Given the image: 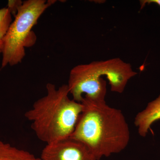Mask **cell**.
Returning <instances> with one entry per match:
<instances>
[{
	"label": "cell",
	"instance_id": "1",
	"mask_svg": "<svg viewBox=\"0 0 160 160\" xmlns=\"http://www.w3.org/2000/svg\"><path fill=\"white\" fill-rule=\"evenodd\" d=\"M82 111L70 138L87 147L96 160L119 153L130 141V130L120 109L105 100L93 101L84 96Z\"/></svg>",
	"mask_w": 160,
	"mask_h": 160
},
{
	"label": "cell",
	"instance_id": "2",
	"mask_svg": "<svg viewBox=\"0 0 160 160\" xmlns=\"http://www.w3.org/2000/svg\"><path fill=\"white\" fill-rule=\"evenodd\" d=\"M46 89V95L35 102L25 117L38 138L48 144L71 136L83 106L69 98L67 85L56 88L49 83Z\"/></svg>",
	"mask_w": 160,
	"mask_h": 160
},
{
	"label": "cell",
	"instance_id": "3",
	"mask_svg": "<svg viewBox=\"0 0 160 160\" xmlns=\"http://www.w3.org/2000/svg\"><path fill=\"white\" fill-rule=\"evenodd\" d=\"M137 74L130 64L116 58L75 66L70 72L67 85L76 102H81L84 94L90 100L103 101L107 88L102 76L107 77L112 91L121 93L129 80Z\"/></svg>",
	"mask_w": 160,
	"mask_h": 160
},
{
	"label": "cell",
	"instance_id": "4",
	"mask_svg": "<svg viewBox=\"0 0 160 160\" xmlns=\"http://www.w3.org/2000/svg\"><path fill=\"white\" fill-rule=\"evenodd\" d=\"M56 2L52 0L23 2L4 38L2 68L22 62L26 56L25 49L33 46L36 42V36L32 31V28L43 12Z\"/></svg>",
	"mask_w": 160,
	"mask_h": 160
},
{
	"label": "cell",
	"instance_id": "5",
	"mask_svg": "<svg viewBox=\"0 0 160 160\" xmlns=\"http://www.w3.org/2000/svg\"><path fill=\"white\" fill-rule=\"evenodd\" d=\"M42 160H96L85 145L71 138L46 144L42 150Z\"/></svg>",
	"mask_w": 160,
	"mask_h": 160
},
{
	"label": "cell",
	"instance_id": "6",
	"mask_svg": "<svg viewBox=\"0 0 160 160\" xmlns=\"http://www.w3.org/2000/svg\"><path fill=\"white\" fill-rule=\"evenodd\" d=\"M160 120V94L149 102L135 118L134 123L140 136L146 137L153 123Z\"/></svg>",
	"mask_w": 160,
	"mask_h": 160
},
{
	"label": "cell",
	"instance_id": "7",
	"mask_svg": "<svg viewBox=\"0 0 160 160\" xmlns=\"http://www.w3.org/2000/svg\"><path fill=\"white\" fill-rule=\"evenodd\" d=\"M0 160H42L34 154L0 140Z\"/></svg>",
	"mask_w": 160,
	"mask_h": 160
},
{
	"label": "cell",
	"instance_id": "8",
	"mask_svg": "<svg viewBox=\"0 0 160 160\" xmlns=\"http://www.w3.org/2000/svg\"><path fill=\"white\" fill-rule=\"evenodd\" d=\"M12 16L7 7L0 9V54H2L4 38L12 22Z\"/></svg>",
	"mask_w": 160,
	"mask_h": 160
},
{
	"label": "cell",
	"instance_id": "9",
	"mask_svg": "<svg viewBox=\"0 0 160 160\" xmlns=\"http://www.w3.org/2000/svg\"><path fill=\"white\" fill-rule=\"evenodd\" d=\"M23 2L20 0H10L8 1L7 8L9 9L12 15L15 16L18 9L22 4Z\"/></svg>",
	"mask_w": 160,
	"mask_h": 160
},
{
	"label": "cell",
	"instance_id": "10",
	"mask_svg": "<svg viewBox=\"0 0 160 160\" xmlns=\"http://www.w3.org/2000/svg\"><path fill=\"white\" fill-rule=\"evenodd\" d=\"M141 3V9L143 8L146 4L154 3L156 4L160 7V0H145V1H140Z\"/></svg>",
	"mask_w": 160,
	"mask_h": 160
}]
</instances>
